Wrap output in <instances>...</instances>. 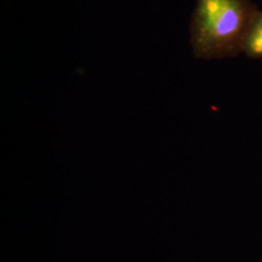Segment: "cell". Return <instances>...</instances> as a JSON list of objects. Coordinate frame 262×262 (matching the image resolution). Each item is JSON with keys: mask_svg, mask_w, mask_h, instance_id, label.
<instances>
[{"mask_svg": "<svg viewBox=\"0 0 262 262\" xmlns=\"http://www.w3.org/2000/svg\"><path fill=\"white\" fill-rule=\"evenodd\" d=\"M258 13L250 0H196L190 24L193 55L201 59H221L243 53Z\"/></svg>", "mask_w": 262, "mask_h": 262, "instance_id": "6da1fadb", "label": "cell"}, {"mask_svg": "<svg viewBox=\"0 0 262 262\" xmlns=\"http://www.w3.org/2000/svg\"><path fill=\"white\" fill-rule=\"evenodd\" d=\"M243 54L252 58H262V12L258 13L248 32Z\"/></svg>", "mask_w": 262, "mask_h": 262, "instance_id": "7a4b0ae2", "label": "cell"}]
</instances>
